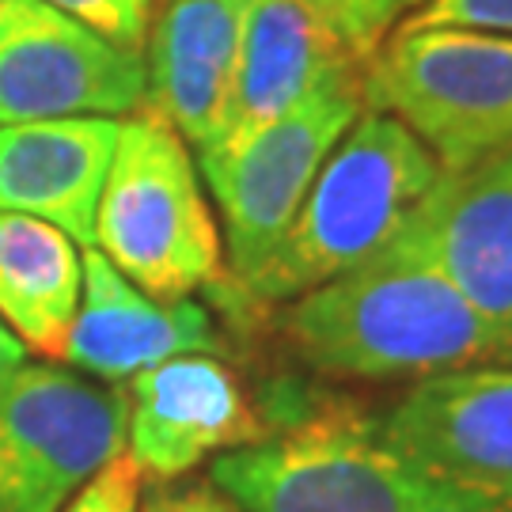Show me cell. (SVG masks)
<instances>
[{
	"mask_svg": "<svg viewBox=\"0 0 512 512\" xmlns=\"http://www.w3.org/2000/svg\"><path fill=\"white\" fill-rule=\"evenodd\" d=\"M281 334L304 365L338 380H425L509 357L440 262L421 209L376 255L289 300Z\"/></svg>",
	"mask_w": 512,
	"mask_h": 512,
	"instance_id": "1",
	"label": "cell"
},
{
	"mask_svg": "<svg viewBox=\"0 0 512 512\" xmlns=\"http://www.w3.org/2000/svg\"><path fill=\"white\" fill-rule=\"evenodd\" d=\"M440 179L437 156L399 118L365 107L319 167L277 251L232 304L239 311L289 304L353 270L403 232Z\"/></svg>",
	"mask_w": 512,
	"mask_h": 512,
	"instance_id": "2",
	"label": "cell"
},
{
	"mask_svg": "<svg viewBox=\"0 0 512 512\" xmlns=\"http://www.w3.org/2000/svg\"><path fill=\"white\" fill-rule=\"evenodd\" d=\"M255 406L266 437L209 463V482L243 512H414L421 475L395 456L380 418L293 380Z\"/></svg>",
	"mask_w": 512,
	"mask_h": 512,
	"instance_id": "3",
	"label": "cell"
},
{
	"mask_svg": "<svg viewBox=\"0 0 512 512\" xmlns=\"http://www.w3.org/2000/svg\"><path fill=\"white\" fill-rule=\"evenodd\" d=\"M95 247L156 300H183L202 289L224 304L232 300L198 160L152 107L122 118L95 213Z\"/></svg>",
	"mask_w": 512,
	"mask_h": 512,
	"instance_id": "4",
	"label": "cell"
},
{
	"mask_svg": "<svg viewBox=\"0 0 512 512\" xmlns=\"http://www.w3.org/2000/svg\"><path fill=\"white\" fill-rule=\"evenodd\" d=\"M365 107L399 118L444 171L512 141V35L395 27L365 61Z\"/></svg>",
	"mask_w": 512,
	"mask_h": 512,
	"instance_id": "5",
	"label": "cell"
},
{
	"mask_svg": "<svg viewBox=\"0 0 512 512\" xmlns=\"http://www.w3.org/2000/svg\"><path fill=\"white\" fill-rule=\"evenodd\" d=\"M361 110L365 65L342 61L315 84V92L300 107L289 110L270 129H262L255 141H247L232 156L198 164L224 220V262L232 277V296L277 251V243L285 239L308 198L319 167L327 164V156Z\"/></svg>",
	"mask_w": 512,
	"mask_h": 512,
	"instance_id": "6",
	"label": "cell"
},
{
	"mask_svg": "<svg viewBox=\"0 0 512 512\" xmlns=\"http://www.w3.org/2000/svg\"><path fill=\"white\" fill-rule=\"evenodd\" d=\"M126 452V391L27 365L0 387V512H61Z\"/></svg>",
	"mask_w": 512,
	"mask_h": 512,
	"instance_id": "7",
	"label": "cell"
},
{
	"mask_svg": "<svg viewBox=\"0 0 512 512\" xmlns=\"http://www.w3.org/2000/svg\"><path fill=\"white\" fill-rule=\"evenodd\" d=\"M145 92V54L114 46L46 0H0V126L133 114Z\"/></svg>",
	"mask_w": 512,
	"mask_h": 512,
	"instance_id": "8",
	"label": "cell"
},
{
	"mask_svg": "<svg viewBox=\"0 0 512 512\" xmlns=\"http://www.w3.org/2000/svg\"><path fill=\"white\" fill-rule=\"evenodd\" d=\"M380 429L414 475L512 505V365L425 376Z\"/></svg>",
	"mask_w": 512,
	"mask_h": 512,
	"instance_id": "9",
	"label": "cell"
},
{
	"mask_svg": "<svg viewBox=\"0 0 512 512\" xmlns=\"http://www.w3.org/2000/svg\"><path fill=\"white\" fill-rule=\"evenodd\" d=\"M126 384L129 459L156 482L266 437V421L239 376L209 353L171 357Z\"/></svg>",
	"mask_w": 512,
	"mask_h": 512,
	"instance_id": "10",
	"label": "cell"
},
{
	"mask_svg": "<svg viewBox=\"0 0 512 512\" xmlns=\"http://www.w3.org/2000/svg\"><path fill=\"white\" fill-rule=\"evenodd\" d=\"M80 255H84L80 308L61 349V361L118 384L164 365L171 357L224 353V338L205 304L190 296L156 300L141 293L99 247H84Z\"/></svg>",
	"mask_w": 512,
	"mask_h": 512,
	"instance_id": "11",
	"label": "cell"
},
{
	"mask_svg": "<svg viewBox=\"0 0 512 512\" xmlns=\"http://www.w3.org/2000/svg\"><path fill=\"white\" fill-rule=\"evenodd\" d=\"M251 0H167L148 23V92L152 107L198 156L224 137L239 42Z\"/></svg>",
	"mask_w": 512,
	"mask_h": 512,
	"instance_id": "12",
	"label": "cell"
},
{
	"mask_svg": "<svg viewBox=\"0 0 512 512\" xmlns=\"http://www.w3.org/2000/svg\"><path fill=\"white\" fill-rule=\"evenodd\" d=\"M122 118L76 114L0 126V213H27L95 247L103 198Z\"/></svg>",
	"mask_w": 512,
	"mask_h": 512,
	"instance_id": "13",
	"label": "cell"
},
{
	"mask_svg": "<svg viewBox=\"0 0 512 512\" xmlns=\"http://www.w3.org/2000/svg\"><path fill=\"white\" fill-rule=\"evenodd\" d=\"M342 61L357 57L334 38L311 0H251L243 19L228 126L217 145L198 156V164L232 156L255 141L262 129L300 107L315 84Z\"/></svg>",
	"mask_w": 512,
	"mask_h": 512,
	"instance_id": "14",
	"label": "cell"
},
{
	"mask_svg": "<svg viewBox=\"0 0 512 512\" xmlns=\"http://www.w3.org/2000/svg\"><path fill=\"white\" fill-rule=\"evenodd\" d=\"M421 213L440 262L512 357V141L463 171H444Z\"/></svg>",
	"mask_w": 512,
	"mask_h": 512,
	"instance_id": "15",
	"label": "cell"
},
{
	"mask_svg": "<svg viewBox=\"0 0 512 512\" xmlns=\"http://www.w3.org/2000/svg\"><path fill=\"white\" fill-rule=\"evenodd\" d=\"M80 285L84 255L76 239L27 213H0V323L23 346L61 357Z\"/></svg>",
	"mask_w": 512,
	"mask_h": 512,
	"instance_id": "16",
	"label": "cell"
},
{
	"mask_svg": "<svg viewBox=\"0 0 512 512\" xmlns=\"http://www.w3.org/2000/svg\"><path fill=\"white\" fill-rule=\"evenodd\" d=\"M425 0H319V12L330 23L334 38L365 65L387 42V35L414 16Z\"/></svg>",
	"mask_w": 512,
	"mask_h": 512,
	"instance_id": "17",
	"label": "cell"
},
{
	"mask_svg": "<svg viewBox=\"0 0 512 512\" xmlns=\"http://www.w3.org/2000/svg\"><path fill=\"white\" fill-rule=\"evenodd\" d=\"M46 4H54L57 12L92 27L95 35H103L114 46L145 54L152 0H46Z\"/></svg>",
	"mask_w": 512,
	"mask_h": 512,
	"instance_id": "18",
	"label": "cell"
},
{
	"mask_svg": "<svg viewBox=\"0 0 512 512\" xmlns=\"http://www.w3.org/2000/svg\"><path fill=\"white\" fill-rule=\"evenodd\" d=\"M141 478L145 475L129 452H118L65 501L61 512H141Z\"/></svg>",
	"mask_w": 512,
	"mask_h": 512,
	"instance_id": "19",
	"label": "cell"
},
{
	"mask_svg": "<svg viewBox=\"0 0 512 512\" xmlns=\"http://www.w3.org/2000/svg\"><path fill=\"white\" fill-rule=\"evenodd\" d=\"M399 27H467L512 35V0H425Z\"/></svg>",
	"mask_w": 512,
	"mask_h": 512,
	"instance_id": "20",
	"label": "cell"
},
{
	"mask_svg": "<svg viewBox=\"0 0 512 512\" xmlns=\"http://www.w3.org/2000/svg\"><path fill=\"white\" fill-rule=\"evenodd\" d=\"M141 512H243V509H239L232 497L220 494L213 482L209 486L194 482V486H160L141 505Z\"/></svg>",
	"mask_w": 512,
	"mask_h": 512,
	"instance_id": "21",
	"label": "cell"
},
{
	"mask_svg": "<svg viewBox=\"0 0 512 512\" xmlns=\"http://www.w3.org/2000/svg\"><path fill=\"white\" fill-rule=\"evenodd\" d=\"M414 512H512V505H501V501H490V497L467 494V490H456V486L421 478Z\"/></svg>",
	"mask_w": 512,
	"mask_h": 512,
	"instance_id": "22",
	"label": "cell"
},
{
	"mask_svg": "<svg viewBox=\"0 0 512 512\" xmlns=\"http://www.w3.org/2000/svg\"><path fill=\"white\" fill-rule=\"evenodd\" d=\"M27 365V346L19 342L12 330L0 323V387L8 384V376L16 372V368Z\"/></svg>",
	"mask_w": 512,
	"mask_h": 512,
	"instance_id": "23",
	"label": "cell"
},
{
	"mask_svg": "<svg viewBox=\"0 0 512 512\" xmlns=\"http://www.w3.org/2000/svg\"><path fill=\"white\" fill-rule=\"evenodd\" d=\"M311 4H315V8H319V0H311Z\"/></svg>",
	"mask_w": 512,
	"mask_h": 512,
	"instance_id": "24",
	"label": "cell"
}]
</instances>
